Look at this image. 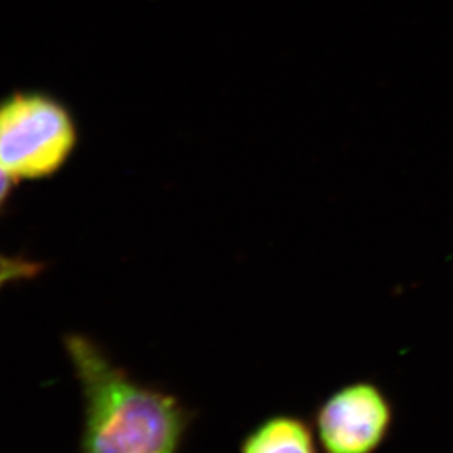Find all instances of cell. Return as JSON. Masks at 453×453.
<instances>
[{
	"label": "cell",
	"instance_id": "obj_6",
	"mask_svg": "<svg viewBox=\"0 0 453 453\" xmlns=\"http://www.w3.org/2000/svg\"><path fill=\"white\" fill-rule=\"evenodd\" d=\"M15 183L17 181L0 166V215L4 214V208L11 201Z\"/></svg>",
	"mask_w": 453,
	"mask_h": 453
},
{
	"label": "cell",
	"instance_id": "obj_1",
	"mask_svg": "<svg viewBox=\"0 0 453 453\" xmlns=\"http://www.w3.org/2000/svg\"><path fill=\"white\" fill-rule=\"evenodd\" d=\"M64 349L83 399L79 453H181L195 414L179 396L135 379L92 337L66 334Z\"/></svg>",
	"mask_w": 453,
	"mask_h": 453
},
{
	"label": "cell",
	"instance_id": "obj_2",
	"mask_svg": "<svg viewBox=\"0 0 453 453\" xmlns=\"http://www.w3.org/2000/svg\"><path fill=\"white\" fill-rule=\"evenodd\" d=\"M79 140L74 115L52 93L31 88L0 97V166L15 181L57 175Z\"/></svg>",
	"mask_w": 453,
	"mask_h": 453
},
{
	"label": "cell",
	"instance_id": "obj_3",
	"mask_svg": "<svg viewBox=\"0 0 453 453\" xmlns=\"http://www.w3.org/2000/svg\"><path fill=\"white\" fill-rule=\"evenodd\" d=\"M395 423L388 393L357 380L330 393L315 411V434L324 453H377Z\"/></svg>",
	"mask_w": 453,
	"mask_h": 453
},
{
	"label": "cell",
	"instance_id": "obj_5",
	"mask_svg": "<svg viewBox=\"0 0 453 453\" xmlns=\"http://www.w3.org/2000/svg\"><path fill=\"white\" fill-rule=\"evenodd\" d=\"M43 270L44 264L42 262L0 252V292L8 286L37 279Z\"/></svg>",
	"mask_w": 453,
	"mask_h": 453
},
{
	"label": "cell",
	"instance_id": "obj_4",
	"mask_svg": "<svg viewBox=\"0 0 453 453\" xmlns=\"http://www.w3.org/2000/svg\"><path fill=\"white\" fill-rule=\"evenodd\" d=\"M319 445L306 419L275 414L262 419L243 437L239 453H319Z\"/></svg>",
	"mask_w": 453,
	"mask_h": 453
}]
</instances>
